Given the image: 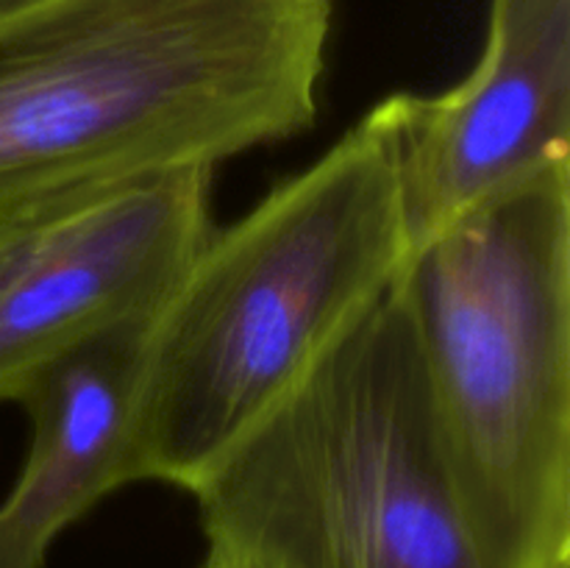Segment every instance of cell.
<instances>
[{"instance_id":"obj_9","label":"cell","mask_w":570,"mask_h":568,"mask_svg":"<svg viewBox=\"0 0 570 568\" xmlns=\"http://www.w3.org/2000/svg\"><path fill=\"white\" fill-rule=\"evenodd\" d=\"M28 3V0H0V11H9V9H17V6Z\"/></svg>"},{"instance_id":"obj_8","label":"cell","mask_w":570,"mask_h":568,"mask_svg":"<svg viewBox=\"0 0 570 568\" xmlns=\"http://www.w3.org/2000/svg\"><path fill=\"white\" fill-rule=\"evenodd\" d=\"M200 568H271L259 560H250V557L234 555V551L215 549V546H206V557L200 562Z\"/></svg>"},{"instance_id":"obj_2","label":"cell","mask_w":570,"mask_h":568,"mask_svg":"<svg viewBox=\"0 0 570 568\" xmlns=\"http://www.w3.org/2000/svg\"><path fill=\"white\" fill-rule=\"evenodd\" d=\"M410 256L393 148L367 109L326 154L215 226L145 340L137 479L193 493L393 290Z\"/></svg>"},{"instance_id":"obj_4","label":"cell","mask_w":570,"mask_h":568,"mask_svg":"<svg viewBox=\"0 0 570 568\" xmlns=\"http://www.w3.org/2000/svg\"><path fill=\"white\" fill-rule=\"evenodd\" d=\"M189 496L206 546L271 568H488L393 290Z\"/></svg>"},{"instance_id":"obj_6","label":"cell","mask_w":570,"mask_h":568,"mask_svg":"<svg viewBox=\"0 0 570 568\" xmlns=\"http://www.w3.org/2000/svg\"><path fill=\"white\" fill-rule=\"evenodd\" d=\"M410 251L557 161H570V0H493L473 70L438 95L379 100Z\"/></svg>"},{"instance_id":"obj_1","label":"cell","mask_w":570,"mask_h":568,"mask_svg":"<svg viewBox=\"0 0 570 568\" xmlns=\"http://www.w3.org/2000/svg\"><path fill=\"white\" fill-rule=\"evenodd\" d=\"M332 26V0L0 11V223L301 137Z\"/></svg>"},{"instance_id":"obj_3","label":"cell","mask_w":570,"mask_h":568,"mask_svg":"<svg viewBox=\"0 0 570 568\" xmlns=\"http://www.w3.org/2000/svg\"><path fill=\"white\" fill-rule=\"evenodd\" d=\"M488 568H570V161L410 251L393 284Z\"/></svg>"},{"instance_id":"obj_5","label":"cell","mask_w":570,"mask_h":568,"mask_svg":"<svg viewBox=\"0 0 570 568\" xmlns=\"http://www.w3.org/2000/svg\"><path fill=\"white\" fill-rule=\"evenodd\" d=\"M212 184L193 167L0 223V404L83 340L159 312L215 228Z\"/></svg>"},{"instance_id":"obj_7","label":"cell","mask_w":570,"mask_h":568,"mask_svg":"<svg viewBox=\"0 0 570 568\" xmlns=\"http://www.w3.org/2000/svg\"><path fill=\"white\" fill-rule=\"evenodd\" d=\"M154 315L83 340L17 399L31 434L20 473L0 501V568H45L72 523L139 482L137 399Z\"/></svg>"}]
</instances>
